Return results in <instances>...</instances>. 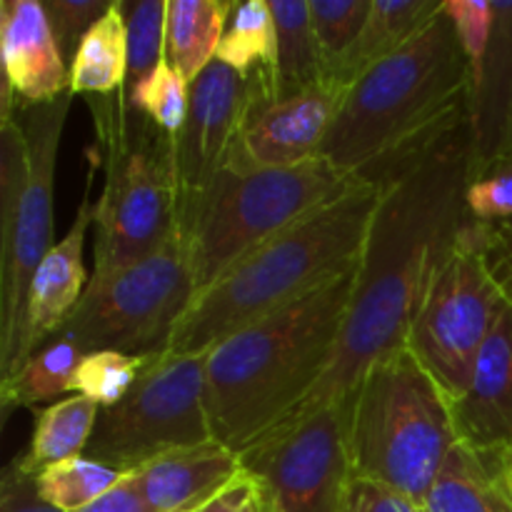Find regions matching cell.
<instances>
[{
	"label": "cell",
	"mask_w": 512,
	"mask_h": 512,
	"mask_svg": "<svg viewBox=\"0 0 512 512\" xmlns=\"http://www.w3.org/2000/svg\"><path fill=\"white\" fill-rule=\"evenodd\" d=\"M473 120L365 175L380 185V203L343 333L320 383L285 423L323 405L350 403L378 360L408 348L425 290L470 218L465 193L478 170Z\"/></svg>",
	"instance_id": "cell-1"
},
{
	"label": "cell",
	"mask_w": 512,
	"mask_h": 512,
	"mask_svg": "<svg viewBox=\"0 0 512 512\" xmlns=\"http://www.w3.org/2000/svg\"><path fill=\"white\" fill-rule=\"evenodd\" d=\"M110 5L113 0H45V15L68 68L73 65L83 38L108 13Z\"/></svg>",
	"instance_id": "cell-34"
},
{
	"label": "cell",
	"mask_w": 512,
	"mask_h": 512,
	"mask_svg": "<svg viewBox=\"0 0 512 512\" xmlns=\"http://www.w3.org/2000/svg\"><path fill=\"white\" fill-rule=\"evenodd\" d=\"M128 478L110 465L90 460L85 455L60 460L38 473V490L53 508L80 512Z\"/></svg>",
	"instance_id": "cell-28"
},
{
	"label": "cell",
	"mask_w": 512,
	"mask_h": 512,
	"mask_svg": "<svg viewBox=\"0 0 512 512\" xmlns=\"http://www.w3.org/2000/svg\"><path fill=\"white\" fill-rule=\"evenodd\" d=\"M73 93L0 123V383L20 368L33 275L53 240L55 170Z\"/></svg>",
	"instance_id": "cell-7"
},
{
	"label": "cell",
	"mask_w": 512,
	"mask_h": 512,
	"mask_svg": "<svg viewBox=\"0 0 512 512\" xmlns=\"http://www.w3.org/2000/svg\"><path fill=\"white\" fill-rule=\"evenodd\" d=\"M440 10L443 0H373L360 35L323 80L350 90L368 70L405 48Z\"/></svg>",
	"instance_id": "cell-19"
},
{
	"label": "cell",
	"mask_w": 512,
	"mask_h": 512,
	"mask_svg": "<svg viewBox=\"0 0 512 512\" xmlns=\"http://www.w3.org/2000/svg\"><path fill=\"white\" fill-rule=\"evenodd\" d=\"M355 275L358 265L208 350L213 440L245 453L308 400L338 348Z\"/></svg>",
	"instance_id": "cell-2"
},
{
	"label": "cell",
	"mask_w": 512,
	"mask_h": 512,
	"mask_svg": "<svg viewBox=\"0 0 512 512\" xmlns=\"http://www.w3.org/2000/svg\"><path fill=\"white\" fill-rule=\"evenodd\" d=\"M458 443L453 403L408 348L378 360L350 398L353 478L423 505Z\"/></svg>",
	"instance_id": "cell-6"
},
{
	"label": "cell",
	"mask_w": 512,
	"mask_h": 512,
	"mask_svg": "<svg viewBox=\"0 0 512 512\" xmlns=\"http://www.w3.org/2000/svg\"><path fill=\"white\" fill-rule=\"evenodd\" d=\"M363 178L343 173L320 155L295 168H223L213 183L180 210L198 295L245 255L348 193Z\"/></svg>",
	"instance_id": "cell-8"
},
{
	"label": "cell",
	"mask_w": 512,
	"mask_h": 512,
	"mask_svg": "<svg viewBox=\"0 0 512 512\" xmlns=\"http://www.w3.org/2000/svg\"><path fill=\"white\" fill-rule=\"evenodd\" d=\"M135 110L148 115L163 133L178 135L188 120L190 110V83L168 63V58L158 65L145 88Z\"/></svg>",
	"instance_id": "cell-33"
},
{
	"label": "cell",
	"mask_w": 512,
	"mask_h": 512,
	"mask_svg": "<svg viewBox=\"0 0 512 512\" xmlns=\"http://www.w3.org/2000/svg\"><path fill=\"white\" fill-rule=\"evenodd\" d=\"M105 180L95 203V268L90 278L143 260L180 230L175 138L123 95L90 98Z\"/></svg>",
	"instance_id": "cell-5"
},
{
	"label": "cell",
	"mask_w": 512,
	"mask_h": 512,
	"mask_svg": "<svg viewBox=\"0 0 512 512\" xmlns=\"http://www.w3.org/2000/svg\"><path fill=\"white\" fill-rule=\"evenodd\" d=\"M345 512H425L423 505L410 500L408 495L373 483V480L353 478L345 498Z\"/></svg>",
	"instance_id": "cell-37"
},
{
	"label": "cell",
	"mask_w": 512,
	"mask_h": 512,
	"mask_svg": "<svg viewBox=\"0 0 512 512\" xmlns=\"http://www.w3.org/2000/svg\"><path fill=\"white\" fill-rule=\"evenodd\" d=\"M465 205L475 223H512V143L473 175L465 193Z\"/></svg>",
	"instance_id": "cell-32"
},
{
	"label": "cell",
	"mask_w": 512,
	"mask_h": 512,
	"mask_svg": "<svg viewBox=\"0 0 512 512\" xmlns=\"http://www.w3.org/2000/svg\"><path fill=\"white\" fill-rule=\"evenodd\" d=\"M373 0H310L315 43L323 60V78L350 50L370 15Z\"/></svg>",
	"instance_id": "cell-30"
},
{
	"label": "cell",
	"mask_w": 512,
	"mask_h": 512,
	"mask_svg": "<svg viewBox=\"0 0 512 512\" xmlns=\"http://www.w3.org/2000/svg\"><path fill=\"white\" fill-rule=\"evenodd\" d=\"M98 415L100 405L83 395H68L48 408H35L33 438L28 450L20 455L25 468L40 473L48 465L83 455L95 433Z\"/></svg>",
	"instance_id": "cell-23"
},
{
	"label": "cell",
	"mask_w": 512,
	"mask_h": 512,
	"mask_svg": "<svg viewBox=\"0 0 512 512\" xmlns=\"http://www.w3.org/2000/svg\"><path fill=\"white\" fill-rule=\"evenodd\" d=\"M275 55H278V33L270 0H250L235 5L230 23L225 28L218 48V60L245 80L270 75L275 78Z\"/></svg>",
	"instance_id": "cell-26"
},
{
	"label": "cell",
	"mask_w": 512,
	"mask_h": 512,
	"mask_svg": "<svg viewBox=\"0 0 512 512\" xmlns=\"http://www.w3.org/2000/svg\"><path fill=\"white\" fill-rule=\"evenodd\" d=\"M80 512H150V508L140 488L135 485L133 475H128L118 488L110 490L108 495H103V498L95 500L93 505Z\"/></svg>",
	"instance_id": "cell-39"
},
{
	"label": "cell",
	"mask_w": 512,
	"mask_h": 512,
	"mask_svg": "<svg viewBox=\"0 0 512 512\" xmlns=\"http://www.w3.org/2000/svg\"><path fill=\"white\" fill-rule=\"evenodd\" d=\"M348 90L320 83L283 100H255L248 93L243 123L235 135L223 168L250 170L295 168L323 155Z\"/></svg>",
	"instance_id": "cell-13"
},
{
	"label": "cell",
	"mask_w": 512,
	"mask_h": 512,
	"mask_svg": "<svg viewBox=\"0 0 512 512\" xmlns=\"http://www.w3.org/2000/svg\"><path fill=\"white\" fill-rule=\"evenodd\" d=\"M243 470L235 450L210 440L160 455L130 475L150 512H198Z\"/></svg>",
	"instance_id": "cell-18"
},
{
	"label": "cell",
	"mask_w": 512,
	"mask_h": 512,
	"mask_svg": "<svg viewBox=\"0 0 512 512\" xmlns=\"http://www.w3.org/2000/svg\"><path fill=\"white\" fill-rule=\"evenodd\" d=\"M90 160L93 163H90L88 183H85V195L80 200L78 215H75L68 233L55 240L50 253L45 255V260L35 270L33 283H30L23 343H20V368H23L30 355L38 353L50 338H55L60 325L78 308L80 298H83L85 288L90 283L88 273H85L83 248L90 225L95 220V203L90 200V185H93L95 168L100 165V155H93Z\"/></svg>",
	"instance_id": "cell-16"
},
{
	"label": "cell",
	"mask_w": 512,
	"mask_h": 512,
	"mask_svg": "<svg viewBox=\"0 0 512 512\" xmlns=\"http://www.w3.org/2000/svg\"><path fill=\"white\" fill-rule=\"evenodd\" d=\"M128 73V25L120 0L90 28L70 65V93L108 98L123 93Z\"/></svg>",
	"instance_id": "cell-22"
},
{
	"label": "cell",
	"mask_w": 512,
	"mask_h": 512,
	"mask_svg": "<svg viewBox=\"0 0 512 512\" xmlns=\"http://www.w3.org/2000/svg\"><path fill=\"white\" fill-rule=\"evenodd\" d=\"M150 360L153 358H138V355L115 353V350L85 353L75 370L70 395H83L100 405V410L113 408L135 388Z\"/></svg>",
	"instance_id": "cell-29"
},
{
	"label": "cell",
	"mask_w": 512,
	"mask_h": 512,
	"mask_svg": "<svg viewBox=\"0 0 512 512\" xmlns=\"http://www.w3.org/2000/svg\"><path fill=\"white\" fill-rule=\"evenodd\" d=\"M0 512H63L48 503L38 490V473L25 468L15 455L0 478Z\"/></svg>",
	"instance_id": "cell-36"
},
{
	"label": "cell",
	"mask_w": 512,
	"mask_h": 512,
	"mask_svg": "<svg viewBox=\"0 0 512 512\" xmlns=\"http://www.w3.org/2000/svg\"><path fill=\"white\" fill-rule=\"evenodd\" d=\"M248 105V80L215 60L190 85V110L175 135L180 210L193 203L223 170Z\"/></svg>",
	"instance_id": "cell-14"
},
{
	"label": "cell",
	"mask_w": 512,
	"mask_h": 512,
	"mask_svg": "<svg viewBox=\"0 0 512 512\" xmlns=\"http://www.w3.org/2000/svg\"><path fill=\"white\" fill-rule=\"evenodd\" d=\"M278 33L275 83L278 100L313 90L323 83V60L310 18V0H270Z\"/></svg>",
	"instance_id": "cell-24"
},
{
	"label": "cell",
	"mask_w": 512,
	"mask_h": 512,
	"mask_svg": "<svg viewBox=\"0 0 512 512\" xmlns=\"http://www.w3.org/2000/svg\"><path fill=\"white\" fill-rule=\"evenodd\" d=\"M198 295L183 230L153 255L100 278H90L78 308L55 338H68L83 353L158 358L170 350L180 320Z\"/></svg>",
	"instance_id": "cell-9"
},
{
	"label": "cell",
	"mask_w": 512,
	"mask_h": 512,
	"mask_svg": "<svg viewBox=\"0 0 512 512\" xmlns=\"http://www.w3.org/2000/svg\"><path fill=\"white\" fill-rule=\"evenodd\" d=\"M205 360L208 350L150 360L135 388L100 410L85 458L130 475L160 455L210 443Z\"/></svg>",
	"instance_id": "cell-11"
},
{
	"label": "cell",
	"mask_w": 512,
	"mask_h": 512,
	"mask_svg": "<svg viewBox=\"0 0 512 512\" xmlns=\"http://www.w3.org/2000/svg\"><path fill=\"white\" fill-rule=\"evenodd\" d=\"M235 5L233 0H168V63L190 85L218 60Z\"/></svg>",
	"instance_id": "cell-21"
},
{
	"label": "cell",
	"mask_w": 512,
	"mask_h": 512,
	"mask_svg": "<svg viewBox=\"0 0 512 512\" xmlns=\"http://www.w3.org/2000/svg\"><path fill=\"white\" fill-rule=\"evenodd\" d=\"M198 512H280V505L265 480L243 470Z\"/></svg>",
	"instance_id": "cell-35"
},
{
	"label": "cell",
	"mask_w": 512,
	"mask_h": 512,
	"mask_svg": "<svg viewBox=\"0 0 512 512\" xmlns=\"http://www.w3.org/2000/svg\"><path fill=\"white\" fill-rule=\"evenodd\" d=\"M485 250H488L490 268L503 288L505 298L512 305V223L485 225Z\"/></svg>",
	"instance_id": "cell-38"
},
{
	"label": "cell",
	"mask_w": 512,
	"mask_h": 512,
	"mask_svg": "<svg viewBox=\"0 0 512 512\" xmlns=\"http://www.w3.org/2000/svg\"><path fill=\"white\" fill-rule=\"evenodd\" d=\"M443 13L453 23L458 43L468 58L475 85V108L488 73V53L493 43V30L498 25V10L488 0H443Z\"/></svg>",
	"instance_id": "cell-31"
},
{
	"label": "cell",
	"mask_w": 512,
	"mask_h": 512,
	"mask_svg": "<svg viewBox=\"0 0 512 512\" xmlns=\"http://www.w3.org/2000/svg\"><path fill=\"white\" fill-rule=\"evenodd\" d=\"M380 203V185H358L270 238L195 295L168 353H205L245 325L295 303L355 268Z\"/></svg>",
	"instance_id": "cell-4"
},
{
	"label": "cell",
	"mask_w": 512,
	"mask_h": 512,
	"mask_svg": "<svg viewBox=\"0 0 512 512\" xmlns=\"http://www.w3.org/2000/svg\"><path fill=\"white\" fill-rule=\"evenodd\" d=\"M128 25V73L123 85L125 108L135 110L140 90L168 58V0H120Z\"/></svg>",
	"instance_id": "cell-27"
},
{
	"label": "cell",
	"mask_w": 512,
	"mask_h": 512,
	"mask_svg": "<svg viewBox=\"0 0 512 512\" xmlns=\"http://www.w3.org/2000/svg\"><path fill=\"white\" fill-rule=\"evenodd\" d=\"M425 512H512V473L505 455L478 453L458 443L433 488Z\"/></svg>",
	"instance_id": "cell-20"
},
{
	"label": "cell",
	"mask_w": 512,
	"mask_h": 512,
	"mask_svg": "<svg viewBox=\"0 0 512 512\" xmlns=\"http://www.w3.org/2000/svg\"><path fill=\"white\" fill-rule=\"evenodd\" d=\"M0 123L20 105H43L70 93V68L38 0L0 3Z\"/></svg>",
	"instance_id": "cell-15"
},
{
	"label": "cell",
	"mask_w": 512,
	"mask_h": 512,
	"mask_svg": "<svg viewBox=\"0 0 512 512\" xmlns=\"http://www.w3.org/2000/svg\"><path fill=\"white\" fill-rule=\"evenodd\" d=\"M83 350L68 338H50L38 353L25 360L13 378L0 383V408L8 418L15 408H38L45 400L58 403L60 395L73 388L75 370L83 360ZM63 400V398H60Z\"/></svg>",
	"instance_id": "cell-25"
},
{
	"label": "cell",
	"mask_w": 512,
	"mask_h": 512,
	"mask_svg": "<svg viewBox=\"0 0 512 512\" xmlns=\"http://www.w3.org/2000/svg\"><path fill=\"white\" fill-rule=\"evenodd\" d=\"M505 460H508V465H510V473H512V453H505Z\"/></svg>",
	"instance_id": "cell-40"
},
{
	"label": "cell",
	"mask_w": 512,
	"mask_h": 512,
	"mask_svg": "<svg viewBox=\"0 0 512 512\" xmlns=\"http://www.w3.org/2000/svg\"><path fill=\"white\" fill-rule=\"evenodd\" d=\"M475 85L453 23L440 10L405 48L348 90L323 158L365 178L473 120Z\"/></svg>",
	"instance_id": "cell-3"
},
{
	"label": "cell",
	"mask_w": 512,
	"mask_h": 512,
	"mask_svg": "<svg viewBox=\"0 0 512 512\" xmlns=\"http://www.w3.org/2000/svg\"><path fill=\"white\" fill-rule=\"evenodd\" d=\"M458 440L478 453H512V305L485 340L468 388L453 400Z\"/></svg>",
	"instance_id": "cell-17"
},
{
	"label": "cell",
	"mask_w": 512,
	"mask_h": 512,
	"mask_svg": "<svg viewBox=\"0 0 512 512\" xmlns=\"http://www.w3.org/2000/svg\"><path fill=\"white\" fill-rule=\"evenodd\" d=\"M350 403H330L278 425L240 453L243 468L265 480L280 512H345L353 468Z\"/></svg>",
	"instance_id": "cell-12"
},
{
	"label": "cell",
	"mask_w": 512,
	"mask_h": 512,
	"mask_svg": "<svg viewBox=\"0 0 512 512\" xmlns=\"http://www.w3.org/2000/svg\"><path fill=\"white\" fill-rule=\"evenodd\" d=\"M505 305L508 298L485 250L483 223L468 218L440 260L408 338V350L450 403L468 388L475 360Z\"/></svg>",
	"instance_id": "cell-10"
}]
</instances>
